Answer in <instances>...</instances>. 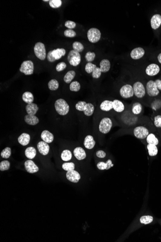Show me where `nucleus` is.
<instances>
[{
	"label": "nucleus",
	"instance_id": "36",
	"mask_svg": "<svg viewBox=\"0 0 161 242\" xmlns=\"http://www.w3.org/2000/svg\"><path fill=\"white\" fill-rule=\"evenodd\" d=\"M49 90L51 91H56L59 87V83L56 79H51L48 83Z\"/></svg>",
	"mask_w": 161,
	"mask_h": 242
},
{
	"label": "nucleus",
	"instance_id": "43",
	"mask_svg": "<svg viewBox=\"0 0 161 242\" xmlns=\"http://www.w3.org/2000/svg\"><path fill=\"white\" fill-rule=\"evenodd\" d=\"M49 4L52 8H57L61 6L62 1L61 0H50Z\"/></svg>",
	"mask_w": 161,
	"mask_h": 242
},
{
	"label": "nucleus",
	"instance_id": "18",
	"mask_svg": "<svg viewBox=\"0 0 161 242\" xmlns=\"http://www.w3.org/2000/svg\"><path fill=\"white\" fill-rule=\"evenodd\" d=\"M84 144L85 148L88 149H92L95 146V142L93 136L89 135L85 138Z\"/></svg>",
	"mask_w": 161,
	"mask_h": 242
},
{
	"label": "nucleus",
	"instance_id": "47",
	"mask_svg": "<svg viewBox=\"0 0 161 242\" xmlns=\"http://www.w3.org/2000/svg\"><path fill=\"white\" fill-rule=\"evenodd\" d=\"M64 35L65 36L67 37H70V38H72L74 37L76 35V33L74 31H73L72 29H67L65 30L64 32Z\"/></svg>",
	"mask_w": 161,
	"mask_h": 242
},
{
	"label": "nucleus",
	"instance_id": "22",
	"mask_svg": "<svg viewBox=\"0 0 161 242\" xmlns=\"http://www.w3.org/2000/svg\"><path fill=\"white\" fill-rule=\"evenodd\" d=\"M39 108L36 104L34 103L27 104L26 106V110L27 114L30 115H35L37 111H38Z\"/></svg>",
	"mask_w": 161,
	"mask_h": 242
},
{
	"label": "nucleus",
	"instance_id": "21",
	"mask_svg": "<svg viewBox=\"0 0 161 242\" xmlns=\"http://www.w3.org/2000/svg\"><path fill=\"white\" fill-rule=\"evenodd\" d=\"M112 105H113V109L115 111L118 113H121L124 111V104L121 101L118 100H114L112 101Z\"/></svg>",
	"mask_w": 161,
	"mask_h": 242
},
{
	"label": "nucleus",
	"instance_id": "53",
	"mask_svg": "<svg viewBox=\"0 0 161 242\" xmlns=\"http://www.w3.org/2000/svg\"><path fill=\"white\" fill-rule=\"evenodd\" d=\"M96 156L99 158H104L106 156V153L103 150H98L96 152Z\"/></svg>",
	"mask_w": 161,
	"mask_h": 242
},
{
	"label": "nucleus",
	"instance_id": "31",
	"mask_svg": "<svg viewBox=\"0 0 161 242\" xmlns=\"http://www.w3.org/2000/svg\"><path fill=\"white\" fill-rule=\"evenodd\" d=\"M146 141L148 144H154L157 146L159 144V140L153 134H149L146 138Z\"/></svg>",
	"mask_w": 161,
	"mask_h": 242
},
{
	"label": "nucleus",
	"instance_id": "37",
	"mask_svg": "<svg viewBox=\"0 0 161 242\" xmlns=\"http://www.w3.org/2000/svg\"><path fill=\"white\" fill-rule=\"evenodd\" d=\"M69 89L72 91L78 92L81 89V85L80 83L77 81L72 82L69 85Z\"/></svg>",
	"mask_w": 161,
	"mask_h": 242
},
{
	"label": "nucleus",
	"instance_id": "32",
	"mask_svg": "<svg viewBox=\"0 0 161 242\" xmlns=\"http://www.w3.org/2000/svg\"><path fill=\"white\" fill-rule=\"evenodd\" d=\"M142 109L143 107L142 104L138 102H136L133 104L132 107V112L134 114L137 115L142 112Z\"/></svg>",
	"mask_w": 161,
	"mask_h": 242
},
{
	"label": "nucleus",
	"instance_id": "33",
	"mask_svg": "<svg viewBox=\"0 0 161 242\" xmlns=\"http://www.w3.org/2000/svg\"><path fill=\"white\" fill-rule=\"evenodd\" d=\"M76 73L74 71H69L66 73L64 77V81L66 83H71L73 79L75 78Z\"/></svg>",
	"mask_w": 161,
	"mask_h": 242
},
{
	"label": "nucleus",
	"instance_id": "19",
	"mask_svg": "<svg viewBox=\"0 0 161 242\" xmlns=\"http://www.w3.org/2000/svg\"><path fill=\"white\" fill-rule=\"evenodd\" d=\"M25 122L30 125H36L39 122V118L35 115L27 114L24 117Z\"/></svg>",
	"mask_w": 161,
	"mask_h": 242
},
{
	"label": "nucleus",
	"instance_id": "45",
	"mask_svg": "<svg viewBox=\"0 0 161 242\" xmlns=\"http://www.w3.org/2000/svg\"><path fill=\"white\" fill-rule=\"evenodd\" d=\"M95 54L94 52L89 51L87 52L85 56V58L87 62H91L95 60Z\"/></svg>",
	"mask_w": 161,
	"mask_h": 242
},
{
	"label": "nucleus",
	"instance_id": "9",
	"mask_svg": "<svg viewBox=\"0 0 161 242\" xmlns=\"http://www.w3.org/2000/svg\"><path fill=\"white\" fill-rule=\"evenodd\" d=\"M119 92L121 96L124 99L131 98L134 95L133 86L129 84H126L122 86L120 89Z\"/></svg>",
	"mask_w": 161,
	"mask_h": 242
},
{
	"label": "nucleus",
	"instance_id": "38",
	"mask_svg": "<svg viewBox=\"0 0 161 242\" xmlns=\"http://www.w3.org/2000/svg\"><path fill=\"white\" fill-rule=\"evenodd\" d=\"M72 48L73 50L78 52H82L84 50V46L81 43L79 42H74L73 43Z\"/></svg>",
	"mask_w": 161,
	"mask_h": 242
},
{
	"label": "nucleus",
	"instance_id": "41",
	"mask_svg": "<svg viewBox=\"0 0 161 242\" xmlns=\"http://www.w3.org/2000/svg\"><path fill=\"white\" fill-rule=\"evenodd\" d=\"M11 148L8 147H7L5 148L4 150H2L1 153V156L2 158L4 159H8L11 156Z\"/></svg>",
	"mask_w": 161,
	"mask_h": 242
},
{
	"label": "nucleus",
	"instance_id": "39",
	"mask_svg": "<svg viewBox=\"0 0 161 242\" xmlns=\"http://www.w3.org/2000/svg\"><path fill=\"white\" fill-rule=\"evenodd\" d=\"M153 220L152 216H143L140 218V222L142 224H148L152 223Z\"/></svg>",
	"mask_w": 161,
	"mask_h": 242
},
{
	"label": "nucleus",
	"instance_id": "49",
	"mask_svg": "<svg viewBox=\"0 0 161 242\" xmlns=\"http://www.w3.org/2000/svg\"><path fill=\"white\" fill-rule=\"evenodd\" d=\"M154 125L156 128H161V115H157L154 117Z\"/></svg>",
	"mask_w": 161,
	"mask_h": 242
},
{
	"label": "nucleus",
	"instance_id": "2",
	"mask_svg": "<svg viewBox=\"0 0 161 242\" xmlns=\"http://www.w3.org/2000/svg\"><path fill=\"white\" fill-rule=\"evenodd\" d=\"M67 60L70 65L76 67L79 65L81 61V56L80 53L73 49L69 51L67 57Z\"/></svg>",
	"mask_w": 161,
	"mask_h": 242
},
{
	"label": "nucleus",
	"instance_id": "14",
	"mask_svg": "<svg viewBox=\"0 0 161 242\" xmlns=\"http://www.w3.org/2000/svg\"><path fill=\"white\" fill-rule=\"evenodd\" d=\"M25 170L30 174L37 173L39 171V168L31 160H27L24 163Z\"/></svg>",
	"mask_w": 161,
	"mask_h": 242
},
{
	"label": "nucleus",
	"instance_id": "4",
	"mask_svg": "<svg viewBox=\"0 0 161 242\" xmlns=\"http://www.w3.org/2000/svg\"><path fill=\"white\" fill-rule=\"evenodd\" d=\"M112 126V122L111 118H104L100 121L99 130L102 134H107L110 132Z\"/></svg>",
	"mask_w": 161,
	"mask_h": 242
},
{
	"label": "nucleus",
	"instance_id": "35",
	"mask_svg": "<svg viewBox=\"0 0 161 242\" xmlns=\"http://www.w3.org/2000/svg\"><path fill=\"white\" fill-rule=\"evenodd\" d=\"M61 158L63 161H69L72 158V152H70V150L68 149L64 150L61 153Z\"/></svg>",
	"mask_w": 161,
	"mask_h": 242
},
{
	"label": "nucleus",
	"instance_id": "11",
	"mask_svg": "<svg viewBox=\"0 0 161 242\" xmlns=\"http://www.w3.org/2000/svg\"><path fill=\"white\" fill-rule=\"evenodd\" d=\"M160 68L158 65L156 63H151L147 66L146 69V74L149 76H153L159 74Z\"/></svg>",
	"mask_w": 161,
	"mask_h": 242
},
{
	"label": "nucleus",
	"instance_id": "7",
	"mask_svg": "<svg viewBox=\"0 0 161 242\" xmlns=\"http://www.w3.org/2000/svg\"><path fill=\"white\" fill-rule=\"evenodd\" d=\"M133 88L134 90V95L137 98L141 99L145 96V87L142 82L140 81L136 82L134 84Z\"/></svg>",
	"mask_w": 161,
	"mask_h": 242
},
{
	"label": "nucleus",
	"instance_id": "15",
	"mask_svg": "<svg viewBox=\"0 0 161 242\" xmlns=\"http://www.w3.org/2000/svg\"><path fill=\"white\" fill-rule=\"evenodd\" d=\"M150 25L153 30L158 29L161 25V15L159 14H154L150 19Z\"/></svg>",
	"mask_w": 161,
	"mask_h": 242
},
{
	"label": "nucleus",
	"instance_id": "46",
	"mask_svg": "<svg viewBox=\"0 0 161 242\" xmlns=\"http://www.w3.org/2000/svg\"><path fill=\"white\" fill-rule=\"evenodd\" d=\"M101 70L99 67H97L92 73V76L94 78H99L101 75Z\"/></svg>",
	"mask_w": 161,
	"mask_h": 242
},
{
	"label": "nucleus",
	"instance_id": "27",
	"mask_svg": "<svg viewBox=\"0 0 161 242\" xmlns=\"http://www.w3.org/2000/svg\"><path fill=\"white\" fill-rule=\"evenodd\" d=\"M112 164V161L111 160H108L106 162L100 161L97 164V168L100 170H107L111 168Z\"/></svg>",
	"mask_w": 161,
	"mask_h": 242
},
{
	"label": "nucleus",
	"instance_id": "12",
	"mask_svg": "<svg viewBox=\"0 0 161 242\" xmlns=\"http://www.w3.org/2000/svg\"><path fill=\"white\" fill-rule=\"evenodd\" d=\"M145 53L144 49L140 47L135 48L130 53V57L135 60H139L142 58Z\"/></svg>",
	"mask_w": 161,
	"mask_h": 242
},
{
	"label": "nucleus",
	"instance_id": "28",
	"mask_svg": "<svg viewBox=\"0 0 161 242\" xmlns=\"http://www.w3.org/2000/svg\"><path fill=\"white\" fill-rule=\"evenodd\" d=\"M94 110V106L93 104L91 103H87L84 107L83 112L85 116L89 117L93 114Z\"/></svg>",
	"mask_w": 161,
	"mask_h": 242
},
{
	"label": "nucleus",
	"instance_id": "24",
	"mask_svg": "<svg viewBox=\"0 0 161 242\" xmlns=\"http://www.w3.org/2000/svg\"><path fill=\"white\" fill-rule=\"evenodd\" d=\"M100 68L102 73L109 72L111 68V62L107 59H103L100 62Z\"/></svg>",
	"mask_w": 161,
	"mask_h": 242
},
{
	"label": "nucleus",
	"instance_id": "54",
	"mask_svg": "<svg viewBox=\"0 0 161 242\" xmlns=\"http://www.w3.org/2000/svg\"><path fill=\"white\" fill-rule=\"evenodd\" d=\"M155 83H156V85L158 89L159 90V91H161V79H157L156 80H155Z\"/></svg>",
	"mask_w": 161,
	"mask_h": 242
},
{
	"label": "nucleus",
	"instance_id": "48",
	"mask_svg": "<svg viewBox=\"0 0 161 242\" xmlns=\"http://www.w3.org/2000/svg\"><path fill=\"white\" fill-rule=\"evenodd\" d=\"M86 104L87 103L85 101H78L75 105V108H76V110H77L78 111L83 112L84 107H85V105H86Z\"/></svg>",
	"mask_w": 161,
	"mask_h": 242
},
{
	"label": "nucleus",
	"instance_id": "8",
	"mask_svg": "<svg viewBox=\"0 0 161 242\" xmlns=\"http://www.w3.org/2000/svg\"><path fill=\"white\" fill-rule=\"evenodd\" d=\"M146 89L148 95L152 97L157 96L160 93L155 81L153 80H149L148 81L146 84Z\"/></svg>",
	"mask_w": 161,
	"mask_h": 242
},
{
	"label": "nucleus",
	"instance_id": "23",
	"mask_svg": "<svg viewBox=\"0 0 161 242\" xmlns=\"http://www.w3.org/2000/svg\"><path fill=\"white\" fill-rule=\"evenodd\" d=\"M31 137L29 134L23 133L18 137V142L22 146H26L30 143Z\"/></svg>",
	"mask_w": 161,
	"mask_h": 242
},
{
	"label": "nucleus",
	"instance_id": "34",
	"mask_svg": "<svg viewBox=\"0 0 161 242\" xmlns=\"http://www.w3.org/2000/svg\"><path fill=\"white\" fill-rule=\"evenodd\" d=\"M147 149L148 150L149 155L151 157L155 156L157 155L158 150L157 147L154 144H148L147 145Z\"/></svg>",
	"mask_w": 161,
	"mask_h": 242
},
{
	"label": "nucleus",
	"instance_id": "42",
	"mask_svg": "<svg viewBox=\"0 0 161 242\" xmlns=\"http://www.w3.org/2000/svg\"><path fill=\"white\" fill-rule=\"evenodd\" d=\"M97 66L91 62H88L85 66V71L88 74H91L94 71Z\"/></svg>",
	"mask_w": 161,
	"mask_h": 242
},
{
	"label": "nucleus",
	"instance_id": "29",
	"mask_svg": "<svg viewBox=\"0 0 161 242\" xmlns=\"http://www.w3.org/2000/svg\"><path fill=\"white\" fill-rule=\"evenodd\" d=\"M25 154L28 159L32 160L36 156V149L34 147H29L25 150Z\"/></svg>",
	"mask_w": 161,
	"mask_h": 242
},
{
	"label": "nucleus",
	"instance_id": "57",
	"mask_svg": "<svg viewBox=\"0 0 161 242\" xmlns=\"http://www.w3.org/2000/svg\"><path fill=\"white\" fill-rule=\"evenodd\" d=\"M112 166H114V164H111V167H112Z\"/></svg>",
	"mask_w": 161,
	"mask_h": 242
},
{
	"label": "nucleus",
	"instance_id": "40",
	"mask_svg": "<svg viewBox=\"0 0 161 242\" xmlns=\"http://www.w3.org/2000/svg\"><path fill=\"white\" fill-rule=\"evenodd\" d=\"M62 168L66 171L74 170L75 169V164L73 162H66L62 164Z\"/></svg>",
	"mask_w": 161,
	"mask_h": 242
},
{
	"label": "nucleus",
	"instance_id": "17",
	"mask_svg": "<svg viewBox=\"0 0 161 242\" xmlns=\"http://www.w3.org/2000/svg\"><path fill=\"white\" fill-rule=\"evenodd\" d=\"M73 154L75 157L79 161L84 160L86 157V153L81 147L76 148L73 151Z\"/></svg>",
	"mask_w": 161,
	"mask_h": 242
},
{
	"label": "nucleus",
	"instance_id": "52",
	"mask_svg": "<svg viewBox=\"0 0 161 242\" xmlns=\"http://www.w3.org/2000/svg\"><path fill=\"white\" fill-rule=\"evenodd\" d=\"M47 58L48 61H49V62H54V61H56V60L54 58V56L53 55L52 50H51L48 53L47 55Z\"/></svg>",
	"mask_w": 161,
	"mask_h": 242
},
{
	"label": "nucleus",
	"instance_id": "16",
	"mask_svg": "<svg viewBox=\"0 0 161 242\" xmlns=\"http://www.w3.org/2000/svg\"><path fill=\"white\" fill-rule=\"evenodd\" d=\"M37 148L40 154L46 156L48 154L50 150V147L48 143L44 141L39 142L37 144Z\"/></svg>",
	"mask_w": 161,
	"mask_h": 242
},
{
	"label": "nucleus",
	"instance_id": "1",
	"mask_svg": "<svg viewBox=\"0 0 161 242\" xmlns=\"http://www.w3.org/2000/svg\"><path fill=\"white\" fill-rule=\"evenodd\" d=\"M55 108L57 113L61 116L66 115L69 112V105L63 99H59L56 101Z\"/></svg>",
	"mask_w": 161,
	"mask_h": 242
},
{
	"label": "nucleus",
	"instance_id": "6",
	"mask_svg": "<svg viewBox=\"0 0 161 242\" xmlns=\"http://www.w3.org/2000/svg\"><path fill=\"white\" fill-rule=\"evenodd\" d=\"M19 71L21 73H24L25 75L33 74L34 71V64L32 61H25L22 63Z\"/></svg>",
	"mask_w": 161,
	"mask_h": 242
},
{
	"label": "nucleus",
	"instance_id": "3",
	"mask_svg": "<svg viewBox=\"0 0 161 242\" xmlns=\"http://www.w3.org/2000/svg\"><path fill=\"white\" fill-rule=\"evenodd\" d=\"M34 51L37 58L42 61L45 60L47 54L45 45L43 43L41 42L36 43L34 48Z\"/></svg>",
	"mask_w": 161,
	"mask_h": 242
},
{
	"label": "nucleus",
	"instance_id": "10",
	"mask_svg": "<svg viewBox=\"0 0 161 242\" xmlns=\"http://www.w3.org/2000/svg\"><path fill=\"white\" fill-rule=\"evenodd\" d=\"M133 133L134 136L137 138L144 139L147 138L148 135L149 134V131L145 127L140 126L134 128Z\"/></svg>",
	"mask_w": 161,
	"mask_h": 242
},
{
	"label": "nucleus",
	"instance_id": "20",
	"mask_svg": "<svg viewBox=\"0 0 161 242\" xmlns=\"http://www.w3.org/2000/svg\"><path fill=\"white\" fill-rule=\"evenodd\" d=\"M41 136L42 139L47 143H51L54 140V135L47 130L43 131Z\"/></svg>",
	"mask_w": 161,
	"mask_h": 242
},
{
	"label": "nucleus",
	"instance_id": "13",
	"mask_svg": "<svg viewBox=\"0 0 161 242\" xmlns=\"http://www.w3.org/2000/svg\"><path fill=\"white\" fill-rule=\"evenodd\" d=\"M66 177L69 181L76 183L78 182L81 179V175L77 171L74 170L70 171H67Z\"/></svg>",
	"mask_w": 161,
	"mask_h": 242
},
{
	"label": "nucleus",
	"instance_id": "55",
	"mask_svg": "<svg viewBox=\"0 0 161 242\" xmlns=\"http://www.w3.org/2000/svg\"><path fill=\"white\" fill-rule=\"evenodd\" d=\"M157 60L159 63L161 64V53H160V54H158V55Z\"/></svg>",
	"mask_w": 161,
	"mask_h": 242
},
{
	"label": "nucleus",
	"instance_id": "26",
	"mask_svg": "<svg viewBox=\"0 0 161 242\" xmlns=\"http://www.w3.org/2000/svg\"><path fill=\"white\" fill-rule=\"evenodd\" d=\"M66 50L64 48H56L52 50V54L54 58L59 60L66 54Z\"/></svg>",
	"mask_w": 161,
	"mask_h": 242
},
{
	"label": "nucleus",
	"instance_id": "56",
	"mask_svg": "<svg viewBox=\"0 0 161 242\" xmlns=\"http://www.w3.org/2000/svg\"><path fill=\"white\" fill-rule=\"evenodd\" d=\"M43 2H49V1H49V0H47V1H46V0H43Z\"/></svg>",
	"mask_w": 161,
	"mask_h": 242
},
{
	"label": "nucleus",
	"instance_id": "5",
	"mask_svg": "<svg viewBox=\"0 0 161 242\" xmlns=\"http://www.w3.org/2000/svg\"><path fill=\"white\" fill-rule=\"evenodd\" d=\"M87 35L89 42L95 43L100 40L101 34L98 29L95 28H92L88 31Z\"/></svg>",
	"mask_w": 161,
	"mask_h": 242
},
{
	"label": "nucleus",
	"instance_id": "30",
	"mask_svg": "<svg viewBox=\"0 0 161 242\" xmlns=\"http://www.w3.org/2000/svg\"><path fill=\"white\" fill-rule=\"evenodd\" d=\"M22 100L25 103L27 104H31L34 101V96L31 92L26 91L22 95Z\"/></svg>",
	"mask_w": 161,
	"mask_h": 242
},
{
	"label": "nucleus",
	"instance_id": "51",
	"mask_svg": "<svg viewBox=\"0 0 161 242\" xmlns=\"http://www.w3.org/2000/svg\"><path fill=\"white\" fill-rule=\"evenodd\" d=\"M65 26L66 27L68 28L69 29H74L76 27V24L74 22L72 21H70V20H67L66 21V22L65 23Z\"/></svg>",
	"mask_w": 161,
	"mask_h": 242
},
{
	"label": "nucleus",
	"instance_id": "25",
	"mask_svg": "<svg viewBox=\"0 0 161 242\" xmlns=\"http://www.w3.org/2000/svg\"><path fill=\"white\" fill-rule=\"evenodd\" d=\"M100 108L101 110L105 112L111 111L113 109L112 101L109 100H105L100 104Z\"/></svg>",
	"mask_w": 161,
	"mask_h": 242
},
{
	"label": "nucleus",
	"instance_id": "44",
	"mask_svg": "<svg viewBox=\"0 0 161 242\" xmlns=\"http://www.w3.org/2000/svg\"><path fill=\"white\" fill-rule=\"evenodd\" d=\"M10 163L8 161H4L0 163V170L1 171H7L9 169Z\"/></svg>",
	"mask_w": 161,
	"mask_h": 242
},
{
	"label": "nucleus",
	"instance_id": "50",
	"mask_svg": "<svg viewBox=\"0 0 161 242\" xmlns=\"http://www.w3.org/2000/svg\"><path fill=\"white\" fill-rule=\"evenodd\" d=\"M67 67V65L66 63L64 62H60V63L57 64V65L56 66V70L57 72H61L62 71L66 69Z\"/></svg>",
	"mask_w": 161,
	"mask_h": 242
}]
</instances>
